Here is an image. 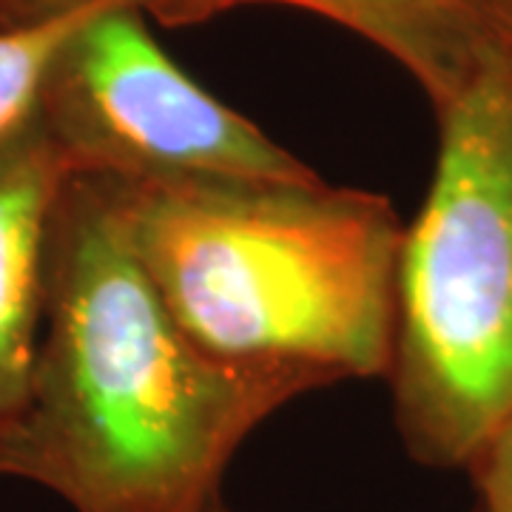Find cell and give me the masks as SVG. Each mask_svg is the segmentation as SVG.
Returning <instances> with one entry per match:
<instances>
[{
	"label": "cell",
	"mask_w": 512,
	"mask_h": 512,
	"mask_svg": "<svg viewBox=\"0 0 512 512\" xmlns=\"http://www.w3.org/2000/svg\"><path fill=\"white\" fill-rule=\"evenodd\" d=\"M217 3L220 0H151L146 12L163 26H191L217 18Z\"/></svg>",
	"instance_id": "obj_9"
},
{
	"label": "cell",
	"mask_w": 512,
	"mask_h": 512,
	"mask_svg": "<svg viewBox=\"0 0 512 512\" xmlns=\"http://www.w3.org/2000/svg\"><path fill=\"white\" fill-rule=\"evenodd\" d=\"M66 168L40 120L0 148V478L29 399L43 299L46 239Z\"/></svg>",
	"instance_id": "obj_5"
},
{
	"label": "cell",
	"mask_w": 512,
	"mask_h": 512,
	"mask_svg": "<svg viewBox=\"0 0 512 512\" xmlns=\"http://www.w3.org/2000/svg\"><path fill=\"white\" fill-rule=\"evenodd\" d=\"M92 0L32 23L0 26V148L37 120L40 89L60 40Z\"/></svg>",
	"instance_id": "obj_7"
},
{
	"label": "cell",
	"mask_w": 512,
	"mask_h": 512,
	"mask_svg": "<svg viewBox=\"0 0 512 512\" xmlns=\"http://www.w3.org/2000/svg\"><path fill=\"white\" fill-rule=\"evenodd\" d=\"M493 6L498 35H501V46H504V55L510 57L512 63V0H493Z\"/></svg>",
	"instance_id": "obj_11"
},
{
	"label": "cell",
	"mask_w": 512,
	"mask_h": 512,
	"mask_svg": "<svg viewBox=\"0 0 512 512\" xmlns=\"http://www.w3.org/2000/svg\"><path fill=\"white\" fill-rule=\"evenodd\" d=\"M473 512H481V510H478V507H473Z\"/></svg>",
	"instance_id": "obj_13"
},
{
	"label": "cell",
	"mask_w": 512,
	"mask_h": 512,
	"mask_svg": "<svg viewBox=\"0 0 512 512\" xmlns=\"http://www.w3.org/2000/svg\"><path fill=\"white\" fill-rule=\"evenodd\" d=\"M328 384L311 367L239 365L200 348L143 271L109 177L66 174L29 399L3 478L74 512H214L245 439Z\"/></svg>",
	"instance_id": "obj_1"
},
{
	"label": "cell",
	"mask_w": 512,
	"mask_h": 512,
	"mask_svg": "<svg viewBox=\"0 0 512 512\" xmlns=\"http://www.w3.org/2000/svg\"><path fill=\"white\" fill-rule=\"evenodd\" d=\"M259 3L305 9L365 37L410 72L433 109L504 55L493 0H220L217 15Z\"/></svg>",
	"instance_id": "obj_6"
},
{
	"label": "cell",
	"mask_w": 512,
	"mask_h": 512,
	"mask_svg": "<svg viewBox=\"0 0 512 512\" xmlns=\"http://www.w3.org/2000/svg\"><path fill=\"white\" fill-rule=\"evenodd\" d=\"M439 160L404 228L393 416L407 456L467 467L512 416V63L436 109Z\"/></svg>",
	"instance_id": "obj_3"
},
{
	"label": "cell",
	"mask_w": 512,
	"mask_h": 512,
	"mask_svg": "<svg viewBox=\"0 0 512 512\" xmlns=\"http://www.w3.org/2000/svg\"><path fill=\"white\" fill-rule=\"evenodd\" d=\"M77 3L80 0H0V26L43 20L72 9Z\"/></svg>",
	"instance_id": "obj_10"
},
{
	"label": "cell",
	"mask_w": 512,
	"mask_h": 512,
	"mask_svg": "<svg viewBox=\"0 0 512 512\" xmlns=\"http://www.w3.org/2000/svg\"><path fill=\"white\" fill-rule=\"evenodd\" d=\"M151 0H92L60 40L37 120L66 174L311 183L319 174L165 55Z\"/></svg>",
	"instance_id": "obj_4"
},
{
	"label": "cell",
	"mask_w": 512,
	"mask_h": 512,
	"mask_svg": "<svg viewBox=\"0 0 512 512\" xmlns=\"http://www.w3.org/2000/svg\"><path fill=\"white\" fill-rule=\"evenodd\" d=\"M214 512H234V510H231V507H225V504H220Z\"/></svg>",
	"instance_id": "obj_12"
},
{
	"label": "cell",
	"mask_w": 512,
	"mask_h": 512,
	"mask_svg": "<svg viewBox=\"0 0 512 512\" xmlns=\"http://www.w3.org/2000/svg\"><path fill=\"white\" fill-rule=\"evenodd\" d=\"M478 493L481 512H512V416L464 467Z\"/></svg>",
	"instance_id": "obj_8"
},
{
	"label": "cell",
	"mask_w": 512,
	"mask_h": 512,
	"mask_svg": "<svg viewBox=\"0 0 512 512\" xmlns=\"http://www.w3.org/2000/svg\"><path fill=\"white\" fill-rule=\"evenodd\" d=\"M111 185L143 271L200 348L333 382L387 379L407 228L387 197L322 177Z\"/></svg>",
	"instance_id": "obj_2"
}]
</instances>
